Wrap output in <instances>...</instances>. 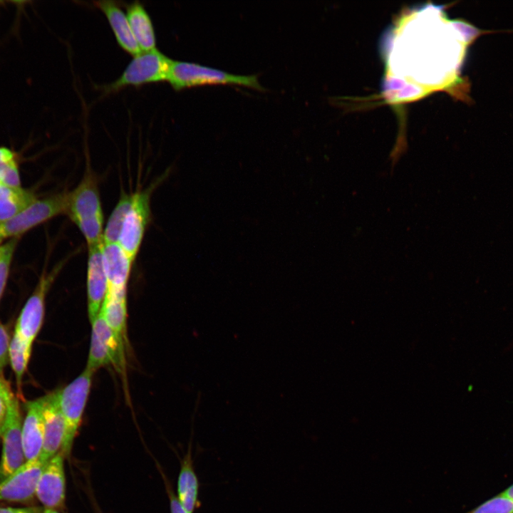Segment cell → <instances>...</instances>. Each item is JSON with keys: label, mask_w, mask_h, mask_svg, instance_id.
Segmentation results:
<instances>
[{"label": "cell", "mask_w": 513, "mask_h": 513, "mask_svg": "<svg viewBox=\"0 0 513 513\" xmlns=\"http://www.w3.org/2000/svg\"><path fill=\"white\" fill-rule=\"evenodd\" d=\"M16 243L17 239L14 237L0 245V299L6 286Z\"/></svg>", "instance_id": "25"}, {"label": "cell", "mask_w": 513, "mask_h": 513, "mask_svg": "<svg viewBox=\"0 0 513 513\" xmlns=\"http://www.w3.org/2000/svg\"><path fill=\"white\" fill-rule=\"evenodd\" d=\"M100 313L108 325L125 341H126L127 296L126 292H107Z\"/></svg>", "instance_id": "19"}, {"label": "cell", "mask_w": 513, "mask_h": 513, "mask_svg": "<svg viewBox=\"0 0 513 513\" xmlns=\"http://www.w3.org/2000/svg\"><path fill=\"white\" fill-rule=\"evenodd\" d=\"M31 349L32 345L23 341L16 333H14L9 344V357L19 388L29 361Z\"/></svg>", "instance_id": "22"}, {"label": "cell", "mask_w": 513, "mask_h": 513, "mask_svg": "<svg viewBox=\"0 0 513 513\" xmlns=\"http://www.w3.org/2000/svg\"><path fill=\"white\" fill-rule=\"evenodd\" d=\"M501 494L513 499V484L501 492Z\"/></svg>", "instance_id": "30"}, {"label": "cell", "mask_w": 513, "mask_h": 513, "mask_svg": "<svg viewBox=\"0 0 513 513\" xmlns=\"http://www.w3.org/2000/svg\"><path fill=\"white\" fill-rule=\"evenodd\" d=\"M64 455L60 451L46 464L38 480L36 496L45 508L61 509L66 499Z\"/></svg>", "instance_id": "11"}, {"label": "cell", "mask_w": 513, "mask_h": 513, "mask_svg": "<svg viewBox=\"0 0 513 513\" xmlns=\"http://www.w3.org/2000/svg\"><path fill=\"white\" fill-rule=\"evenodd\" d=\"M95 6L103 12L114 33L119 46L134 56L142 53L132 32L127 16L116 2L98 1Z\"/></svg>", "instance_id": "16"}, {"label": "cell", "mask_w": 513, "mask_h": 513, "mask_svg": "<svg viewBox=\"0 0 513 513\" xmlns=\"http://www.w3.org/2000/svg\"><path fill=\"white\" fill-rule=\"evenodd\" d=\"M167 81L176 90L209 84H235L264 90L256 75H234L196 63L179 61H172Z\"/></svg>", "instance_id": "1"}, {"label": "cell", "mask_w": 513, "mask_h": 513, "mask_svg": "<svg viewBox=\"0 0 513 513\" xmlns=\"http://www.w3.org/2000/svg\"><path fill=\"white\" fill-rule=\"evenodd\" d=\"M166 489L170 499L171 513H189L181 504L177 497L174 494L172 487L167 482H165Z\"/></svg>", "instance_id": "28"}, {"label": "cell", "mask_w": 513, "mask_h": 513, "mask_svg": "<svg viewBox=\"0 0 513 513\" xmlns=\"http://www.w3.org/2000/svg\"><path fill=\"white\" fill-rule=\"evenodd\" d=\"M103 257L108 281L107 292H126L134 260L125 253L118 243H103Z\"/></svg>", "instance_id": "14"}, {"label": "cell", "mask_w": 513, "mask_h": 513, "mask_svg": "<svg viewBox=\"0 0 513 513\" xmlns=\"http://www.w3.org/2000/svg\"><path fill=\"white\" fill-rule=\"evenodd\" d=\"M0 182L10 187H21L15 155L6 147H0Z\"/></svg>", "instance_id": "23"}, {"label": "cell", "mask_w": 513, "mask_h": 513, "mask_svg": "<svg viewBox=\"0 0 513 513\" xmlns=\"http://www.w3.org/2000/svg\"></svg>", "instance_id": "33"}, {"label": "cell", "mask_w": 513, "mask_h": 513, "mask_svg": "<svg viewBox=\"0 0 513 513\" xmlns=\"http://www.w3.org/2000/svg\"><path fill=\"white\" fill-rule=\"evenodd\" d=\"M36 200L30 191L0 182V222L12 218Z\"/></svg>", "instance_id": "20"}, {"label": "cell", "mask_w": 513, "mask_h": 513, "mask_svg": "<svg viewBox=\"0 0 513 513\" xmlns=\"http://www.w3.org/2000/svg\"><path fill=\"white\" fill-rule=\"evenodd\" d=\"M22 424L19 400L14 396L1 435L2 453L0 461V481L26 462L22 442Z\"/></svg>", "instance_id": "7"}, {"label": "cell", "mask_w": 513, "mask_h": 513, "mask_svg": "<svg viewBox=\"0 0 513 513\" xmlns=\"http://www.w3.org/2000/svg\"><path fill=\"white\" fill-rule=\"evenodd\" d=\"M1 242V240H0V242Z\"/></svg>", "instance_id": "32"}, {"label": "cell", "mask_w": 513, "mask_h": 513, "mask_svg": "<svg viewBox=\"0 0 513 513\" xmlns=\"http://www.w3.org/2000/svg\"><path fill=\"white\" fill-rule=\"evenodd\" d=\"M42 513H59V512L55 509L44 508Z\"/></svg>", "instance_id": "31"}, {"label": "cell", "mask_w": 513, "mask_h": 513, "mask_svg": "<svg viewBox=\"0 0 513 513\" xmlns=\"http://www.w3.org/2000/svg\"><path fill=\"white\" fill-rule=\"evenodd\" d=\"M44 398L26 404V413L22 424V442L26 460L39 457L43 440Z\"/></svg>", "instance_id": "15"}, {"label": "cell", "mask_w": 513, "mask_h": 513, "mask_svg": "<svg viewBox=\"0 0 513 513\" xmlns=\"http://www.w3.org/2000/svg\"><path fill=\"white\" fill-rule=\"evenodd\" d=\"M90 346L86 368L95 372L113 366L120 373L125 370V341L108 325L100 313L91 322Z\"/></svg>", "instance_id": "4"}, {"label": "cell", "mask_w": 513, "mask_h": 513, "mask_svg": "<svg viewBox=\"0 0 513 513\" xmlns=\"http://www.w3.org/2000/svg\"><path fill=\"white\" fill-rule=\"evenodd\" d=\"M467 513H513V499L500 493Z\"/></svg>", "instance_id": "24"}, {"label": "cell", "mask_w": 513, "mask_h": 513, "mask_svg": "<svg viewBox=\"0 0 513 513\" xmlns=\"http://www.w3.org/2000/svg\"><path fill=\"white\" fill-rule=\"evenodd\" d=\"M42 508L38 507H0V513H42Z\"/></svg>", "instance_id": "29"}, {"label": "cell", "mask_w": 513, "mask_h": 513, "mask_svg": "<svg viewBox=\"0 0 513 513\" xmlns=\"http://www.w3.org/2000/svg\"><path fill=\"white\" fill-rule=\"evenodd\" d=\"M153 187L134 194L132 205L123 224L118 244L125 253L135 259L147 226L150 209V195Z\"/></svg>", "instance_id": "8"}, {"label": "cell", "mask_w": 513, "mask_h": 513, "mask_svg": "<svg viewBox=\"0 0 513 513\" xmlns=\"http://www.w3.org/2000/svg\"><path fill=\"white\" fill-rule=\"evenodd\" d=\"M127 18L141 51L155 48L156 38L151 19L142 4L134 1L127 6Z\"/></svg>", "instance_id": "17"}, {"label": "cell", "mask_w": 513, "mask_h": 513, "mask_svg": "<svg viewBox=\"0 0 513 513\" xmlns=\"http://www.w3.org/2000/svg\"><path fill=\"white\" fill-rule=\"evenodd\" d=\"M14 398L9 383L0 378V437Z\"/></svg>", "instance_id": "26"}, {"label": "cell", "mask_w": 513, "mask_h": 513, "mask_svg": "<svg viewBox=\"0 0 513 513\" xmlns=\"http://www.w3.org/2000/svg\"><path fill=\"white\" fill-rule=\"evenodd\" d=\"M66 213L76 224L103 217L98 182L91 172H87L76 188L68 193Z\"/></svg>", "instance_id": "10"}, {"label": "cell", "mask_w": 513, "mask_h": 513, "mask_svg": "<svg viewBox=\"0 0 513 513\" xmlns=\"http://www.w3.org/2000/svg\"><path fill=\"white\" fill-rule=\"evenodd\" d=\"M62 266L63 263H61L52 271L45 273L41 276L34 292L27 300L17 319L14 332L28 344H33L41 329L44 316L46 292Z\"/></svg>", "instance_id": "6"}, {"label": "cell", "mask_w": 513, "mask_h": 513, "mask_svg": "<svg viewBox=\"0 0 513 513\" xmlns=\"http://www.w3.org/2000/svg\"><path fill=\"white\" fill-rule=\"evenodd\" d=\"M95 372L86 369L71 383L58 390V400L65 422V435L61 452L69 457L81 423Z\"/></svg>", "instance_id": "2"}, {"label": "cell", "mask_w": 513, "mask_h": 513, "mask_svg": "<svg viewBox=\"0 0 513 513\" xmlns=\"http://www.w3.org/2000/svg\"><path fill=\"white\" fill-rule=\"evenodd\" d=\"M134 194H123L113 210L103 231V243H118L125 217L132 205Z\"/></svg>", "instance_id": "21"}, {"label": "cell", "mask_w": 513, "mask_h": 513, "mask_svg": "<svg viewBox=\"0 0 513 513\" xmlns=\"http://www.w3.org/2000/svg\"><path fill=\"white\" fill-rule=\"evenodd\" d=\"M173 60L155 48L135 56L116 81L102 87L105 94L117 92L128 86L167 80Z\"/></svg>", "instance_id": "3"}, {"label": "cell", "mask_w": 513, "mask_h": 513, "mask_svg": "<svg viewBox=\"0 0 513 513\" xmlns=\"http://www.w3.org/2000/svg\"><path fill=\"white\" fill-rule=\"evenodd\" d=\"M68 193L61 192L36 200L12 218L1 222L0 240L14 238L53 217L66 213Z\"/></svg>", "instance_id": "5"}, {"label": "cell", "mask_w": 513, "mask_h": 513, "mask_svg": "<svg viewBox=\"0 0 513 513\" xmlns=\"http://www.w3.org/2000/svg\"><path fill=\"white\" fill-rule=\"evenodd\" d=\"M103 242L88 247L87 268L88 313L90 323L100 314L107 294L108 281L103 257Z\"/></svg>", "instance_id": "12"}, {"label": "cell", "mask_w": 513, "mask_h": 513, "mask_svg": "<svg viewBox=\"0 0 513 513\" xmlns=\"http://www.w3.org/2000/svg\"><path fill=\"white\" fill-rule=\"evenodd\" d=\"M199 483L193 467L192 451L189 448L181 462L177 481V498L182 507L192 513L197 504Z\"/></svg>", "instance_id": "18"}, {"label": "cell", "mask_w": 513, "mask_h": 513, "mask_svg": "<svg viewBox=\"0 0 513 513\" xmlns=\"http://www.w3.org/2000/svg\"><path fill=\"white\" fill-rule=\"evenodd\" d=\"M9 344L8 333L4 326L0 323V373L9 360Z\"/></svg>", "instance_id": "27"}, {"label": "cell", "mask_w": 513, "mask_h": 513, "mask_svg": "<svg viewBox=\"0 0 513 513\" xmlns=\"http://www.w3.org/2000/svg\"><path fill=\"white\" fill-rule=\"evenodd\" d=\"M47 462L40 456L26 462L0 481V501L25 502L36 495L40 476Z\"/></svg>", "instance_id": "9"}, {"label": "cell", "mask_w": 513, "mask_h": 513, "mask_svg": "<svg viewBox=\"0 0 513 513\" xmlns=\"http://www.w3.org/2000/svg\"><path fill=\"white\" fill-rule=\"evenodd\" d=\"M43 440L40 457L48 462L61 451L65 435V422L57 391L43 396Z\"/></svg>", "instance_id": "13"}]
</instances>
